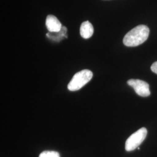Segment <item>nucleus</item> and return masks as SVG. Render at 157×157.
Segmentation results:
<instances>
[{
	"mask_svg": "<svg viewBox=\"0 0 157 157\" xmlns=\"http://www.w3.org/2000/svg\"><path fill=\"white\" fill-rule=\"evenodd\" d=\"M39 157H60L59 154L54 151H44L40 154Z\"/></svg>",
	"mask_w": 157,
	"mask_h": 157,
	"instance_id": "6e6552de",
	"label": "nucleus"
},
{
	"mask_svg": "<svg viewBox=\"0 0 157 157\" xmlns=\"http://www.w3.org/2000/svg\"><path fill=\"white\" fill-rule=\"evenodd\" d=\"M93 75V72L89 69H84L76 73L67 85L68 90L71 91L80 90L90 82Z\"/></svg>",
	"mask_w": 157,
	"mask_h": 157,
	"instance_id": "f03ea898",
	"label": "nucleus"
},
{
	"mask_svg": "<svg viewBox=\"0 0 157 157\" xmlns=\"http://www.w3.org/2000/svg\"><path fill=\"white\" fill-rule=\"evenodd\" d=\"M147 135L146 128H142L131 135L125 143V150L127 151L135 150L145 140Z\"/></svg>",
	"mask_w": 157,
	"mask_h": 157,
	"instance_id": "7ed1b4c3",
	"label": "nucleus"
},
{
	"mask_svg": "<svg viewBox=\"0 0 157 157\" xmlns=\"http://www.w3.org/2000/svg\"><path fill=\"white\" fill-rule=\"evenodd\" d=\"M94 33V28L92 24L89 21L82 23L80 26V36L85 39L90 38Z\"/></svg>",
	"mask_w": 157,
	"mask_h": 157,
	"instance_id": "423d86ee",
	"label": "nucleus"
},
{
	"mask_svg": "<svg viewBox=\"0 0 157 157\" xmlns=\"http://www.w3.org/2000/svg\"><path fill=\"white\" fill-rule=\"evenodd\" d=\"M128 84L132 87L137 95L141 97H148L150 95L149 84L139 79H130L127 82Z\"/></svg>",
	"mask_w": 157,
	"mask_h": 157,
	"instance_id": "20e7f679",
	"label": "nucleus"
},
{
	"mask_svg": "<svg viewBox=\"0 0 157 157\" xmlns=\"http://www.w3.org/2000/svg\"><path fill=\"white\" fill-rule=\"evenodd\" d=\"M67 29L65 26H62V29L60 31L57 32H49L47 33L46 36L50 39L52 40L56 41H59L64 38H67Z\"/></svg>",
	"mask_w": 157,
	"mask_h": 157,
	"instance_id": "0eeeda50",
	"label": "nucleus"
},
{
	"mask_svg": "<svg viewBox=\"0 0 157 157\" xmlns=\"http://www.w3.org/2000/svg\"><path fill=\"white\" fill-rule=\"evenodd\" d=\"M45 25L47 29L50 32H57L61 30L62 28V24L56 18V17L49 15H48L46 21Z\"/></svg>",
	"mask_w": 157,
	"mask_h": 157,
	"instance_id": "39448f33",
	"label": "nucleus"
},
{
	"mask_svg": "<svg viewBox=\"0 0 157 157\" xmlns=\"http://www.w3.org/2000/svg\"><path fill=\"white\" fill-rule=\"evenodd\" d=\"M151 69L152 72L157 74V61L152 63V65L151 67Z\"/></svg>",
	"mask_w": 157,
	"mask_h": 157,
	"instance_id": "1a4fd4ad",
	"label": "nucleus"
},
{
	"mask_svg": "<svg viewBox=\"0 0 157 157\" xmlns=\"http://www.w3.org/2000/svg\"><path fill=\"white\" fill-rule=\"evenodd\" d=\"M150 29L143 25H139L132 29L125 35L123 40L124 44L127 47H136L144 43L148 39Z\"/></svg>",
	"mask_w": 157,
	"mask_h": 157,
	"instance_id": "f257e3e1",
	"label": "nucleus"
}]
</instances>
